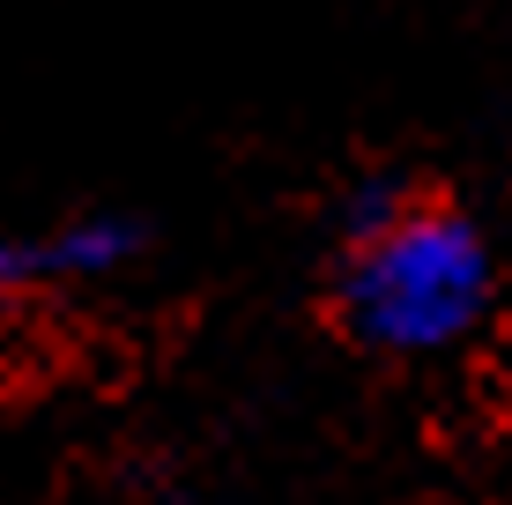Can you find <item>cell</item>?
Instances as JSON below:
<instances>
[{"label": "cell", "instance_id": "1", "mask_svg": "<svg viewBox=\"0 0 512 505\" xmlns=\"http://www.w3.org/2000/svg\"><path fill=\"white\" fill-rule=\"evenodd\" d=\"M342 253L327 305L357 350L372 357H438L490 312V231L446 194L401 179H357L342 194Z\"/></svg>", "mask_w": 512, "mask_h": 505}, {"label": "cell", "instance_id": "3", "mask_svg": "<svg viewBox=\"0 0 512 505\" xmlns=\"http://www.w3.org/2000/svg\"><path fill=\"white\" fill-rule=\"evenodd\" d=\"M52 283V253H45V231H0V320H15L23 305H38Z\"/></svg>", "mask_w": 512, "mask_h": 505}, {"label": "cell", "instance_id": "2", "mask_svg": "<svg viewBox=\"0 0 512 505\" xmlns=\"http://www.w3.org/2000/svg\"><path fill=\"white\" fill-rule=\"evenodd\" d=\"M45 253H52V283L82 290V283H112L149 253V223L119 216V208H82V216L45 223Z\"/></svg>", "mask_w": 512, "mask_h": 505}]
</instances>
